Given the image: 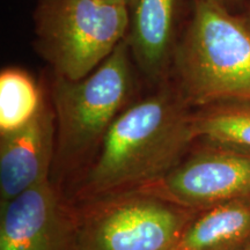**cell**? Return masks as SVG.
<instances>
[{
	"label": "cell",
	"instance_id": "6da1fadb",
	"mask_svg": "<svg viewBox=\"0 0 250 250\" xmlns=\"http://www.w3.org/2000/svg\"><path fill=\"white\" fill-rule=\"evenodd\" d=\"M197 139L195 112L173 80L127 105L111 124L86 175L83 196L107 198L154 186Z\"/></svg>",
	"mask_w": 250,
	"mask_h": 250
},
{
	"label": "cell",
	"instance_id": "7a4b0ae2",
	"mask_svg": "<svg viewBox=\"0 0 250 250\" xmlns=\"http://www.w3.org/2000/svg\"><path fill=\"white\" fill-rule=\"evenodd\" d=\"M171 80L190 107L250 104V22L193 0Z\"/></svg>",
	"mask_w": 250,
	"mask_h": 250
},
{
	"label": "cell",
	"instance_id": "3957f363",
	"mask_svg": "<svg viewBox=\"0 0 250 250\" xmlns=\"http://www.w3.org/2000/svg\"><path fill=\"white\" fill-rule=\"evenodd\" d=\"M136 71L124 39L83 79L52 74L50 95L56 115L58 165L70 168L94 160L111 124L131 104L137 87Z\"/></svg>",
	"mask_w": 250,
	"mask_h": 250
},
{
	"label": "cell",
	"instance_id": "277c9868",
	"mask_svg": "<svg viewBox=\"0 0 250 250\" xmlns=\"http://www.w3.org/2000/svg\"><path fill=\"white\" fill-rule=\"evenodd\" d=\"M130 7L103 0H39L34 12L36 51L52 74L80 80L126 37Z\"/></svg>",
	"mask_w": 250,
	"mask_h": 250
},
{
	"label": "cell",
	"instance_id": "5b68a950",
	"mask_svg": "<svg viewBox=\"0 0 250 250\" xmlns=\"http://www.w3.org/2000/svg\"><path fill=\"white\" fill-rule=\"evenodd\" d=\"M197 211L153 190L102 198L77 226L76 250H171Z\"/></svg>",
	"mask_w": 250,
	"mask_h": 250
},
{
	"label": "cell",
	"instance_id": "8992f818",
	"mask_svg": "<svg viewBox=\"0 0 250 250\" xmlns=\"http://www.w3.org/2000/svg\"><path fill=\"white\" fill-rule=\"evenodd\" d=\"M153 187L192 211L250 198V153L208 144Z\"/></svg>",
	"mask_w": 250,
	"mask_h": 250
},
{
	"label": "cell",
	"instance_id": "52a82bcc",
	"mask_svg": "<svg viewBox=\"0 0 250 250\" xmlns=\"http://www.w3.org/2000/svg\"><path fill=\"white\" fill-rule=\"evenodd\" d=\"M76 232L49 180L1 208L0 250H71Z\"/></svg>",
	"mask_w": 250,
	"mask_h": 250
},
{
	"label": "cell",
	"instance_id": "ba28073f",
	"mask_svg": "<svg viewBox=\"0 0 250 250\" xmlns=\"http://www.w3.org/2000/svg\"><path fill=\"white\" fill-rule=\"evenodd\" d=\"M184 0H133L126 40L137 71L155 87L171 80Z\"/></svg>",
	"mask_w": 250,
	"mask_h": 250
},
{
	"label": "cell",
	"instance_id": "9c48e42d",
	"mask_svg": "<svg viewBox=\"0 0 250 250\" xmlns=\"http://www.w3.org/2000/svg\"><path fill=\"white\" fill-rule=\"evenodd\" d=\"M56 152L54 107L42 105L29 123L0 134V199L1 208L31 188L49 180Z\"/></svg>",
	"mask_w": 250,
	"mask_h": 250
},
{
	"label": "cell",
	"instance_id": "30bf717a",
	"mask_svg": "<svg viewBox=\"0 0 250 250\" xmlns=\"http://www.w3.org/2000/svg\"><path fill=\"white\" fill-rule=\"evenodd\" d=\"M250 245V198L197 211L184 229L179 250H243Z\"/></svg>",
	"mask_w": 250,
	"mask_h": 250
},
{
	"label": "cell",
	"instance_id": "8fae6325",
	"mask_svg": "<svg viewBox=\"0 0 250 250\" xmlns=\"http://www.w3.org/2000/svg\"><path fill=\"white\" fill-rule=\"evenodd\" d=\"M44 104L43 94L33 77L18 67L0 73V134L29 123Z\"/></svg>",
	"mask_w": 250,
	"mask_h": 250
},
{
	"label": "cell",
	"instance_id": "7c38bea8",
	"mask_svg": "<svg viewBox=\"0 0 250 250\" xmlns=\"http://www.w3.org/2000/svg\"><path fill=\"white\" fill-rule=\"evenodd\" d=\"M197 138L250 153V104H221L195 112Z\"/></svg>",
	"mask_w": 250,
	"mask_h": 250
},
{
	"label": "cell",
	"instance_id": "4fadbf2b",
	"mask_svg": "<svg viewBox=\"0 0 250 250\" xmlns=\"http://www.w3.org/2000/svg\"><path fill=\"white\" fill-rule=\"evenodd\" d=\"M206 1L212 2V4H214V5L221 6V7L230 11V8H233L234 6L239 4V2H241L242 0H206Z\"/></svg>",
	"mask_w": 250,
	"mask_h": 250
},
{
	"label": "cell",
	"instance_id": "5bb4252c",
	"mask_svg": "<svg viewBox=\"0 0 250 250\" xmlns=\"http://www.w3.org/2000/svg\"><path fill=\"white\" fill-rule=\"evenodd\" d=\"M103 1H105V2H110V4L126 5V6H129V7H130L131 2H132L133 0H103Z\"/></svg>",
	"mask_w": 250,
	"mask_h": 250
},
{
	"label": "cell",
	"instance_id": "9a60e30c",
	"mask_svg": "<svg viewBox=\"0 0 250 250\" xmlns=\"http://www.w3.org/2000/svg\"><path fill=\"white\" fill-rule=\"evenodd\" d=\"M243 250H250V245H249V246H247V247H246V248H245V249H243Z\"/></svg>",
	"mask_w": 250,
	"mask_h": 250
},
{
	"label": "cell",
	"instance_id": "2e32d148",
	"mask_svg": "<svg viewBox=\"0 0 250 250\" xmlns=\"http://www.w3.org/2000/svg\"><path fill=\"white\" fill-rule=\"evenodd\" d=\"M171 250H179V249H177V248H176V247H175V248H174V249H171Z\"/></svg>",
	"mask_w": 250,
	"mask_h": 250
},
{
	"label": "cell",
	"instance_id": "e0dca14e",
	"mask_svg": "<svg viewBox=\"0 0 250 250\" xmlns=\"http://www.w3.org/2000/svg\"><path fill=\"white\" fill-rule=\"evenodd\" d=\"M248 20H249V22H250V19H248Z\"/></svg>",
	"mask_w": 250,
	"mask_h": 250
}]
</instances>
